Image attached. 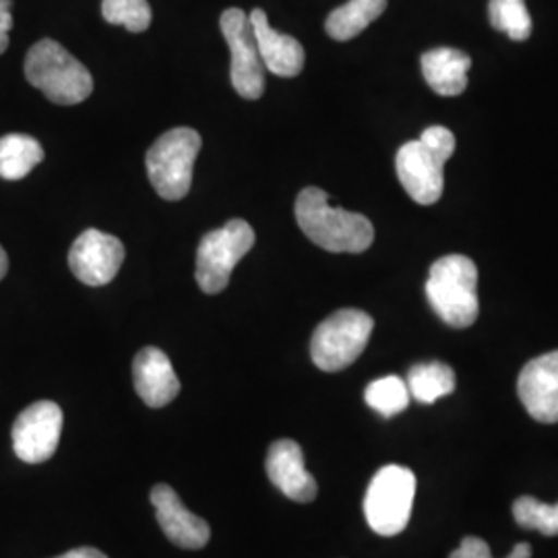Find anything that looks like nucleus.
<instances>
[{"mask_svg": "<svg viewBox=\"0 0 558 558\" xmlns=\"http://www.w3.org/2000/svg\"><path fill=\"white\" fill-rule=\"evenodd\" d=\"M294 214L300 230L329 253H364L375 240L368 218L333 207L317 186L300 191Z\"/></svg>", "mask_w": 558, "mask_h": 558, "instance_id": "1", "label": "nucleus"}, {"mask_svg": "<svg viewBox=\"0 0 558 558\" xmlns=\"http://www.w3.org/2000/svg\"><path fill=\"white\" fill-rule=\"evenodd\" d=\"M456 151V135L445 126H428L420 140L401 145L396 158L399 182L420 205H433L445 189V163Z\"/></svg>", "mask_w": 558, "mask_h": 558, "instance_id": "2", "label": "nucleus"}, {"mask_svg": "<svg viewBox=\"0 0 558 558\" xmlns=\"http://www.w3.org/2000/svg\"><path fill=\"white\" fill-rule=\"evenodd\" d=\"M426 299L440 319L456 329L476 323L480 313L476 263L465 255L440 257L430 267Z\"/></svg>", "mask_w": 558, "mask_h": 558, "instance_id": "3", "label": "nucleus"}, {"mask_svg": "<svg viewBox=\"0 0 558 558\" xmlns=\"http://www.w3.org/2000/svg\"><path fill=\"white\" fill-rule=\"evenodd\" d=\"M25 77L48 100L60 106L81 104L94 92V80L87 66L54 40H40L29 48Z\"/></svg>", "mask_w": 558, "mask_h": 558, "instance_id": "4", "label": "nucleus"}, {"mask_svg": "<svg viewBox=\"0 0 558 558\" xmlns=\"http://www.w3.org/2000/svg\"><path fill=\"white\" fill-rule=\"evenodd\" d=\"M201 135L195 129L179 126L163 133L145 158L147 174L161 199L186 197L193 184V166L201 151Z\"/></svg>", "mask_w": 558, "mask_h": 558, "instance_id": "5", "label": "nucleus"}, {"mask_svg": "<svg viewBox=\"0 0 558 558\" xmlns=\"http://www.w3.org/2000/svg\"><path fill=\"white\" fill-rule=\"evenodd\" d=\"M375 320L359 308H341L323 320L311 339V356L317 368L338 373L360 359L373 336Z\"/></svg>", "mask_w": 558, "mask_h": 558, "instance_id": "6", "label": "nucleus"}, {"mask_svg": "<svg viewBox=\"0 0 558 558\" xmlns=\"http://www.w3.org/2000/svg\"><path fill=\"white\" fill-rule=\"evenodd\" d=\"M416 476L401 465H385L366 490L364 515L379 536H398L412 518Z\"/></svg>", "mask_w": 558, "mask_h": 558, "instance_id": "7", "label": "nucleus"}, {"mask_svg": "<svg viewBox=\"0 0 558 558\" xmlns=\"http://www.w3.org/2000/svg\"><path fill=\"white\" fill-rule=\"evenodd\" d=\"M255 246V230L244 220H230L205 234L197 248L195 278L205 294H220L240 259Z\"/></svg>", "mask_w": 558, "mask_h": 558, "instance_id": "8", "label": "nucleus"}, {"mask_svg": "<svg viewBox=\"0 0 558 558\" xmlns=\"http://www.w3.org/2000/svg\"><path fill=\"white\" fill-rule=\"evenodd\" d=\"M221 34L230 48V80L240 98L259 100L265 92V64L248 15L242 9L223 11Z\"/></svg>", "mask_w": 558, "mask_h": 558, "instance_id": "9", "label": "nucleus"}, {"mask_svg": "<svg viewBox=\"0 0 558 558\" xmlns=\"http://www.w3.org/2000/svg\"><path fill=\"white\" fill-rule=\"evenodd\" d=\"M62 410L54 401H36L13 424V451L25 463H44L59 449Z\"/></svg>", "mask_w": 558, "mask_h": 558, "instance_id": "10", "label": "nucleus"}, {"mask_svg": "<svg viewBox=\"0 0 558 558\" xmlns=\"http://www.w3.org/2000/svg\"><path fill=\"white\" fill-rule=\"evenodd\" d=\"M124 263V246L117 236L100 230H85L69 253L71 271L81 283L100 288L117 278Z\"/></svg>", "mask_w": 558, "mask_h": 558, "instance_id": "11", "label": "nucleus"}, {"mask_svg": "<svg viewBox=\"0 0 558 558\" xmlns=\"http://www.w3.org/2000/svg\"><path fill=\"white\" fill-rule=\"evenodd\" d=\"M519 399L542 424H558V350L530 360L518 380Z\"/></svg>", "mask_w": 558, "mask_h": 558, "instance_id": "12", "label": "nucleus"}, {"mask_svg": "<svg viewBox=\"0 0 558 558\" xmlns=\"http://www.w3.org/2000/svg\"><path fill=\"white\" fill-rule=\"evenodd\" d=\"M151 502H154L156 518H158L166 538L186 550H199L203 546H207V542L211 538L209 523L205 519L197 518L195 513H191L182 505L174 488H170L166 484L154 486Z\"/></svg>", "mask_w": 558, "mask_h": 558, "instance_id": "13", "label": "nucleus"}, {"mask_svg": "<svg viewBox=\"0 0 558 558\" xmlns=\"http://www.w3.org/2000/svg\"><path fill=\"white\" fill-rule=\"evenodd\" d=\"M267 476L288 499L311 502L317 497L319 486L304 465V453L296 440L279 439L267 451Z\"/></svg>", "mask_w": 558, "mask_h": 558, "instance_id": "14", "label": "nucleus"}, {"mask_svg": "<svg viewBox=\"0 0 558 558\" xmlns=\"http://www.w3.org/2000/svg\"><path fill=\"white\" fill-rule=\"evenodd\" d=\"M135 391L149 408H163L180 393V380L160 348H143L133 362Z\"/></svg>", "mask_w": 558, "mask_h": 558, "instance_id": "15", "label": "nucleus"}, {"mask_svg": "<svg viewBox=\"0 0 558 558\" xmlns=\"http://www.w3.org/2000/svg\"><path fill=\"white\" fill-rule=\"evenodd\" d=\"M251 25L259 46L260 60L265 64V71H271L278 77H296L304 69V48L296 38L279 34L267 20V13L263 9H255L251 15Z\"/></svg>", "mask_w": 558, "mask_h": 558, "instance_id": "16", "label": "nucleus"}, {"mask_svg": "<svg viewBox=\"0 0 558 558\" xmlns=\"http://www.w3.org/2000/svg\"><path fill=\"white\" fill-rule=\"evenodd\" d=\"M422 75L430 89L445 98L465 92L472 59L456 48H435L422 54Z\"/></svg>", "mask_w": 558, "mask_h": 558, "instance_id": "17", "label": "nucleus"}, {"mask_svg": "<svg viewBox=\"0 0 558 558\" xmlns=\"http://www.w3.org/2000/svg\"><path fill=\"white\" fill-rule=\"evenodd\" d=\"M385 9H387V0H350L338 7L327 17L325 32L333 40H352L360 36L373 21L379 20Z\"/></svg>", "mask_w": 558, "mask_h": 558, "instance_id": "18", "label": "nucleus"}, {"mask_svg": "<svg viewBox=\"0 0 558 558\" xmlns=\"http://www.w3.org/2000/svg\"><path fill=\"white\" fill-rule=\"evenodd\" d=\"M44 160L40 141L11 133L0 137V179H25Z\"/></svg>", "mask_w": 558, "mask_h": 558, "instance_id": "19", "label": "nucleus"}, {"mask_svg": "<svg viewBox=\"0 0 558 558\" xmlns=\"http://www.w3.org/2000/svg\"><path fill=\"white\" fill-rule=\"evenodd\" d=\"M408 389L410 396L420 403H435L437 399L447 398L456 391V373L451 366L442 362H426L416 364L408 373Z\"/></svg>", "mask_w": 558, "mask_h": 558, "instance_id": "20", "label": "nucleus"}, {"mask_svg": "<svg viewBox=\"0 0 558 558\" xmlns=\"http://www.w3.org/2000/svg\"><path fill=\"white\" fill-rule=\"evenodd\" d=\"M410 398L412 396H410L408 383L396 375L373 380L364 391L366 403L375 412H379L383 418H393L401 414L410 405Z\"/></svg>", "mask_w": 558, "mask_h": 558, "instance_id": "21", "label": "nucleus"}, {"mask_svg": "<svg viewBox=\"0 0 558 558\" xmlns=\"http://www.w3.org/2000/svg\"><path fill=\"white\" fill-rule=\"evenodd\" d=\"M488 17L493 27L511 40L525 41L532 36V17L525 0H490Z\"/></svg>", "mask_w": 558, "mask_h": 558, "instance_id": "22", "label": "nucleus"}, {"mask_svg": "<svg viewBox=\"0 0 558 558\" xmlns=\"http://www.w3.org/2000/svg\"><path fill=\"white\" fill-rule=\"evenodd\" d=\"M513 518L523 530H534L548 538L558 536V502L548 505L534 497H519L513 502Z\"/></svg>", "mask_w": 558, "mask_h": 558, "instance_id": "23", "label": "nucleus"}, {"mask_svg": "<svg viewBox=\"0 0 558 558\" xmlns=\"http://www.w3.org/2000/svg\"><path fill=\"white\" fill-rule=\"evenodd\" d=\"M101 15L112 25L141 34L151 25V7L147 0H101Z\"/></svg>", "mask_w": 558, "mask_h": 558, "instance_id": "24", "label": "nucleus"}, {"mask_svg": "<svg viewBox=\"0 0 558 558\" xmlns=\"http://www.w3.org/2000/svg\"><path fill=\"white\" fill-rule=\"evenodd\" d=\"M449 558H493L488 544L476 536H468L459 544L458 550L451 553Z\"/></svg>", "mask_w": 558, "mask_h": 558, "instance_id": "25", "label": "nucleus"}, {"mask_svg": "<svg viewBox=\"0 0 558 558\" xmlns=\"http://www.w3.org/2000/svg\"><path fill=\"white\" fill-rule=\"evenodd\" d=\"M13 0H0V54L9 48V34L13 27Z\"/></svg>", "mask_w": 558, "mask_h": 558, "instance_id": "26", "label": "nucleus"}, {"mask_svg": "<svg viewBox=\"0 0 558 558\" xmlns=\"http://www.w3.org/2000/svg\"><path fill=\"white\" fill-rule=\"evenodd\" d=\"M57 558H108L100 550L96 548H89V546H83V548H75V550H69L64 555H60Z\"/></svg>", "mask_w": 558, "mask_h": 558, "instance_id": "27", "label": "nucleus"}, {"mask_svg": "<svg viewBox=\"0 0 558 558\" xmlns=\"http://www.w3.org/2000/svg\"><path fill=\"white\" fill-rule=\"evenodd\" d=\"M532 557V546L527 544V542H521L518 544L515 548H513V553L509 555V557L505 558H530Z\"/></svg>", "mask_w": 558, "mask_h": 558, "instance_id": "28", "label": "nucleus"}, {"mask_svg": "<svg viewBox=\"0 0 558 558\" xmlns=\"http://www.w3.org/2000/svg\"><path fill=\"white\" fill-rule=\"evenodd\" d=\"M9 271V257H7V251L0 246V279L7 276Z\"/></svg>", "mask_w": 558, "mask_h": 558, "instance_id": "29", "label": "nucleus"}]
</instances>
